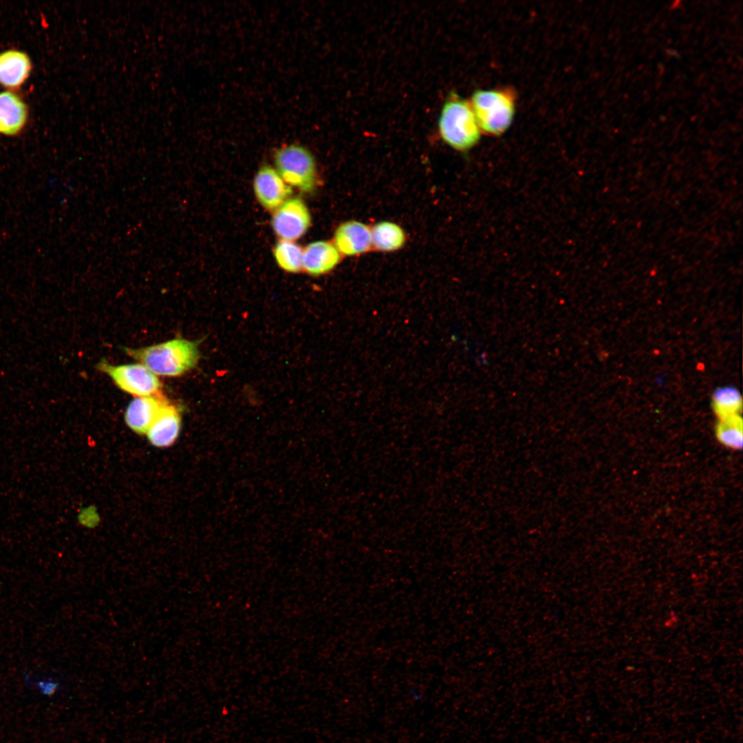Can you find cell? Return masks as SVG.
<instances>
[{"label":"cell","instance_id":"6da1fadb","mask_svg":"<svg viewBox=\"0 0 743 743\" xmlns=\"http://www.w3.org/2000/svg\"><path fill=\"white\" fill-rule=\"evenodd\" d=\"M197 341L175 338L125 352L156 376L175 377L195 367L199 358Z\"/></svg>","mask_w":743,"mask_h":743},{"label":"cell","instance_id":"7a4b0ae2","mask_svg":"<svg viewBox=\"0 0 743 743\" xmlns=\"http://www.w3.org/2000/svg\"><path fill=\"white\" fill-rule=\"evenodd\" d=\"M438 129L441 139L460 151L473 148L482 133L470 102L457 96H451L443 105Z\"/></svg>","mask_w":743,"mask_h":743},{"label":"cell","instance_id":"3957f363","mask_svg":"<svg viewBox=\"0 0 743 743\" xmlns=\"http://www.w3.org/2000/svg\"><path fill=\"white\" fill-rule=\"evenodd\" d=\"M469 102L482 133L499 136L511 125L515 111V99L510 90H477Z\"/></svg>","mask_w":743,"mask_h":743},{"label":"cell","instance_id":"277c9868","mask_svg":"<svg viewBox=\"0 0 743 743\" xmlns=\"http://www.w3.org/2000/svg\"><path fill=\"white\" fill-rule=\"evenodd\" d=\"M276 171L290 186L312 192L317 183V169L312 153L302 145L291 144L278 149L274 154Z\"/></svg>","mask_w":743,"mask_h":743},{"label":"cell","instance_id":"5b68a950","mask_svg":"<svg viewBox=\"0 0 743 743\" xmlns=\"http://www.w3.org/2000/svg\"><path fill=\"white\" fill-rule=\"evenodd\" d=\"M98 369L107 374L121 390L136 397L161 393L158 376L141 363L113 365L101 361Z\"/></svg>","mask_w":743,"mask_h":743},{"label":"cell","instance_id":"8992f818","mask_svg":"<svg viewBox=\"0 0 743 743\" xmlns=\"http://www.w3.org/2000/svg\"><path fill=\"white\" fill-rule=\"evenodd\" d=\"M271 223L281 240L293 241L305 233L311 223V215L302 200L289 198L274 211Z\"/></svg>","mask_w":743,"mask_h":743},{"label":"cell","instance_id":"52a82bcc","mask_svg":"<svg viewBox=\"0 0 743 743\" xmlns=\"http://www.w3.org/2000/svg\"><path fill=\"white\" fill-rule=\"evenodd\" d=\"M255 195L266 210L275 211L292 193V189L279 175L276 169L263 166L255 175L253 182Z\"/></svg>","mask_w":743,"mask_h":743},{"label":"cell","instance_id":"ba28073f","mask_svg":"<svg viewBox=\"0 0 743 743\" xmlns=\"http://www.w3.org/2000/svg\"><path fill=\"white\" fill-rule=\"evenodd\" d=\"M332 243L341 256L363 255L372 249L371 227L356 220L344 222L336 228Z\"/></svg>","mask_w":743,"mask_h":743},{"label":"cell","instance_id":"9c48e42d","mask_svg":"<svg viewBox=\"0 0 743 743\" xmlns=\"http://www.w3.org/2000/svg\"><path fill=\"white\" fill-rule=\"evenodd\" d=\"M168 402L161 393L136 397L126 409L125 419L127 424L138 433H147L161 408Z\"/></svg>","mask_w":743,"mask_h":743},{"label":"cell","instance_id":"30bf717a","mask_svg":"<svg viewBox=\"0 0 743 743\" xmlns=\"http://www.w3.org/2000/svg\"><path fill=\"white\" fill-rule=\"evenodd\" d=\"M341 255L332 242L316 241L303 250L302 270L320 276L332 270L341 261Z\"/></svg>","mask_w":743,"mask_h":743},{"label":"cell","instance_id":"8fae6325","mask_svg":"<svg viewBox=\"0 0 743 743\" xmlns=\"http://www.w3.org/2000/svg\"><path fill=\"white\" fill-rule=\"evenodd\" d=\"M180 427V412L175 406L168 402L161 408L146 434L153 445L166 447L174 443Z\"/></svg>","mask_w":743,"mask_h":743},{"label":"cell","instance_id":"7c38bea8","mask_svg":"<svg viewBox=\"0 0 743 743\" xmlns=\"http://www.w3.org/2000/svg\"><path fill=\"white\" fill-rule=\"evenodd\" d=\"M26 119L27 109L23 101L13 93H0V133L9 136L17 134Z\"/></svg>","mask_w":743,"mask_h":743},{"label":"cell","instance_id":"4fadbf2b","mask_svg":"<svg viewBox=\"0 0 743 743\" xmlns=\"http://www.w3.org/2000/svg\"><path fill=\"white\" fill-rule=\"evenodd\" d=\"M31 69L29 58L24 53L8 50L0 54V83L8 87L20 86L28 78Z\"/></svg>","mask_w":743,"mask_h":743},{"label":"cell","instance_id":"5bb4252c","mask_svg":"<svg viewBox=\"0 0 743 743\" xmlns=\"http://www.w3.org/2000/svg\"><path fill=\"white\" fill-rule=\"evenodd\" d=\"M372 249L389 252L400 249L406 242L402 228L390 221H381L371 227Z\"/></svg>","mask_w":743,"mask_h":743},{"label":"cell","instance_id":"9a60e30c","mask_svg":"<svg viewBox=\"0 0 743 743\" xmlns=\"http://www.w3.org/2000/svg\"><path fill=\"white\" fill-rule=\"evenodd\" d=\"M711 405L719 420L740 415L742 409V396L734 387H720L712 395Z\"/></svg>","mask_w":743,"mask_h":743},{"label":"cell","instance_id":"2e32d148","mask_svg":"<svg viewBox=\"0 0 743 743\" xmlns=\"http://www.w3.org/2000/svg\"><path fill=\"white\" fill-rule=\"evenodd\" d=\"M743 422L740 415L719 420L715 426V437L723 446L740 450L743 441Z\"/></svg>","mask_w":743,"mask_h":743},{"label":"cell","instance_id":"e0dca14e","mask_svg":"<svg viewBox=\"0 0 743 743\" xmlns=\"http://www.w3.org/2000/svg\"><path fill=\"white\" fill-rule=\"evenodd\" d=\"M273 254L282 270L292 273L302 270L303 249L294 241L281 239L275 245Z\"/></svg>","mask_w":743,"mask_h":743},{"label":"cell","instance_id":"ac0fdd59","mask_svg":"<svg viewBox=\"0 0 743 743\" xmlns=\"http://www.w3.org/2000/svg\"><path fill=\"white\" fill-rule=\"evenodd\" d=\"M39 687L41 689L44 694L51 696L54 694L59 689L60 684L53 680H44L39 682Z\"/></svg>","mask_w":743,"mask_h":743}]
</instances>
